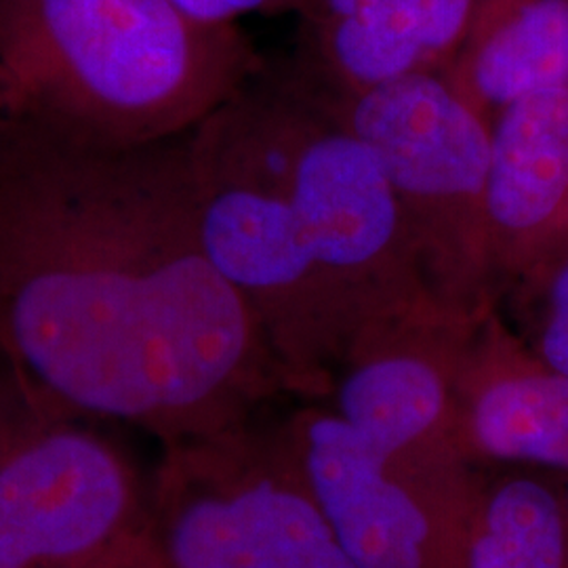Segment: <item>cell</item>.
<instances>
[{"label": "cell", "instance_id": "7a4b0ae2", "mask_svg": "<svg viewBox=\"0 0 568 568\" xmlns=\"http://www.w3.org/2000/svg\"><path fill=\"white\" fill-rule=\"evenodd\" d=\"M0 65L63 119L148 143L192 131L265 60L173 0H0Z\"/></svg>", "mask_w": 568, "mask_h": 568}, {"label": "cell", "instance_id": "9c48e42d", "mask_svg": "<svg viewBox=\"0 0 568 568\" xmlns=\"http://www.w3.org/2000/svg\"><path fill=\"white\" fill-rule=\"evenodd\" d=\"M485 220L499 293L568 243V87L511 103L490 124Z\"/></svg>", "mask_w": 568, "mask_h": 568}, {"label": "cell", "instance_id": "2e32d148", "mask_svg": "<svg viewBox=\"0 0 568 568\" xmlns=\"http://www.w3.org/2000/svg\"><path fill=\"white\" fill-rule=\"evenodd\" d=\"M363 2L365 0H300L295 13L302 18L304 28H316L356 11Z\"/></svg>", "mask_w": 568, "mask_h": 568}, {"label": "cell", "instance_id": "9a60e30c", "mask_svg": "<svg viewBox=\"0 0 568 568\" xmlns=\"http://www.w3.org/2000/svg\"><path fill=\"white\" fill-rule=\"evenodd\" d=\"M190 18L213 26H236L253 13L297 11L300 0H173Z\"/></svg>", "mask_w": 568, "mask_h": 568}, {"label": "cell", "instance_id": "ba28073f", "mask_svg": "<svg viewBox=\"0 0 568 568\" xmlns=\"http://www.w3.org/2000/svg\"><path fill=\"white\" fill-rule=\"evenodd\" d=\"M291 447L302 485L354 567L450 568L466 488L392 457L335 410L307 413Z\"/></svg>", "mask_w": 568, "mask_h": 568}, {"label": "cell", "instance_id": "6da1fadb", "mask_svg": "<svg viewBox=\"0 0 568 568\" xmlns=\"http://www.w3.org/2000/svg\"><path fill=\"white\" fill-rule=\"evenodd\" d=\"M0 352L60 405L166 447L243 426L288 386L204 248L185 133L105 138L2 65Z\"/></svg>", "mask_w": 568, "mask_h": 568}, {"label": "cell", "instance_id": "5bb4252c", "mask_svg": "<svg viewBox=\"0 0 568 568\" xmlns=\"http://www.w3.org/2000/svg\"><path fill=\"white\" fill-rule=\"evenodd\" d=\"M514 286L530 305L528 349L541 363L568 373V243L528 270Z\"/></svg>", "mask_w": 568, "mask_h": 568}, {"label": "cell", "instance_id": "30bf717a", "mask_svg": "<svg viewBox=\"0 0 568 568\" xmlns=\"http://www.w3.org/2000/svg\"><path fill=\"white\" fill-rule=\"evenodd\" d=\"M457 447L504 466L568 474V373L541 363L495 312L467 349Z\"/></svg>", "mask_w": 568, "mask_h": 568}, {"label": "cell", "instance_id": "52a82bcc", "mask_svg": "<svg viewBox=\"0 0 568 568\" xmlns=\"http://www.w3.org/2000/svg\"><path fill=\"white\" fill-rule=\"evenodd\" d=\"M156 568H356L291 457L244 426L166 448L150 485Z\"/></svg>", "mask_w": 568, "mask_h": 568}, {"label": "cell", "instance_id": "5b68a950", "mask_svg": "<svg viewBox=\"0 0 568 568\" xmlns=\"http://www.w3.org/2000/svg\"><path fill=\"white\" fill-rule=\"evenodd\" d=\"M307 82L377 156L434 300L464 318H485L499 295L485 220L487 122L457 98L443 72L356 93Z\"/></svg>", "mask_w": 568, "mask_h": 568}, {"label": "cell", "instance_id": "e0dca14e", "mask_svg": "<svg viewBox=\"0 0 568 568\" xmlns=\"http://www.w3.org/2000/svg\"><path fill=\"white\" fill-rule=\"evenodd\" d=\"M562 488H565V495H567V504H568V474L562 476Z\"/></svg>", "mask_w": 568, "mask_h": 568}, {"label": "cell", "instance_id": "277c9868", "mask_svg": "<svg viewBox=\"0 0 568 568\" xmlns=\"http://www.w3.org/2000/svg\"><path fill=\"white\" fill-rule=\"evenodd\" d=\"M98 424L0 352V568H138L152 558L150 487Z\"/></svg>", "mask_w": 568, "mask_h": 568}, {"label": "cell", "instance_id": "7c38bea8", "mask_svg": "<svg viewBox=\"0 0 568 568\" xmlns=\"http://www.w3.org/2000/svg\"><path fill=\"white\" fill-rule=\"evenodd\" d=\"M440 72L488 126L511 103L568 87V0H476Z\"/></svg>", "mask_w": 568, "mask_h": 568}, {"label": "cell", "instance_id": "8992f818", "mask_svg": "<svg viewBox=\"0 0 568 568\" xmlns=\"http://www.w3.org/2000/svg\"><path fill=\"white\" fill-rule=\"evenodd\" d=\"M267 70L284 180L347 352L368 328L440 304L377 156L293 68Z\"/></svg>", "mask_w": 568, "mask_h": 568}, {"label": "cell", "instance_id": "ac0fdd59", "mask_svg": "<svg viewBox=\"0 0 568 568\" xmlns=\"http://www.w3.org/2000/svg\"><path fill=\"white\" fill-rule=\"evenodd\" d=\"M138 568H156V567H154V562H152V558H150V560H148V562H145V565H142V567H138Z\"/></svg>", "mask_w": 568, "mask_h": 568}, {"label": "cell", "instance_id": "3957f363", "mask_svg": "<svg viewBox=\"0 0 568 568\" xmlns=\"http://www.w3.org/2000/svg\"><path fill=\"white\" fill-rule=\"evenodd\" d=\"M185 152L211 262L257 316L288 386L318 379L345 337L284 180L267 63L185 133Z\"/></svg>", "mask_w": 568, "mask_h": 568}, {"label": "cell", "instance_id": "4fadbf2b", "mask_svg": "<svg viewBox=\"0 0 568 568\" xmlns=\"http://www.w3.org/2000/svg\"><path fill=\"white\" fill-rule=\"evenodd\" d=\"M453 535L450 568H568L562 476L509 467L466 488Z\"/></svg>", "mask_w": 568, "mask_h": 568}, {"label": "cell", "instance_id": "8fae6325", "mask_svg": "<svg viewBox=\"0 0 568 568\" xmlns=\"http://www.w3.org/2000/svg\"><path fill=\"white\" fill-rule=\"evenodd\" d=\"M476 0H365L304 28L295 70L335 93H356L419 72H440L466 34Z\"/></svg>", "mask_w": 568, "mask_h": 568}]
</instances>
